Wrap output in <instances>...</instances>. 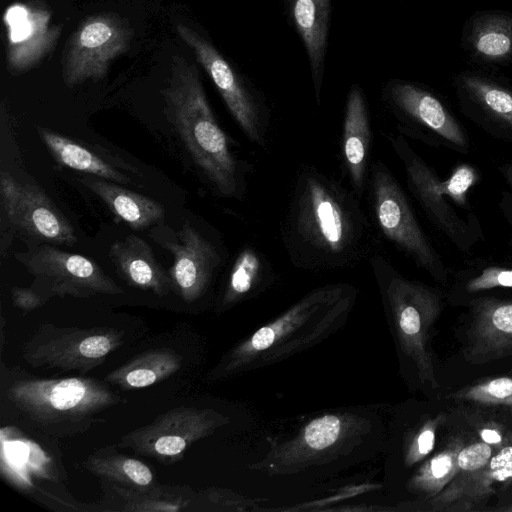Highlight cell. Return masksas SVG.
<instances>
[{"instance_id":"cell-27","label":"cell","mask_w":512,"mask_h":512,"mask_svg":"<svg viewBox=\"0 0 512 512\" xmlns=\"http://www.w3.org/2000/svg\"><path fill=\"white\" fill-rule=\"evenodd\" d=\"M463 441L455 439L445 449L424 461L407 479L405 488L428 500L440 493L454 478Z\"/></svg>"},{"instance_id":"cell-16","label":"cell","mask_w":512,"mask_h":512,"mask_svg":"<svg viewBox=\"0 0 512 512\" xmlns=\"http://www.w3.org/2000/svg\"><path fill=\"white\" fill-rule=\"evenodd\" d=\"M50 19L48 10L34 3H17L6 10L7 63L14 74L34 67L57 43L60 27L51 25Z\"/></svg>"},{"instance_id":"cell-23","label":"cell","mask_w":512,"mask_h":512,"mask_svg":"<svg viewBox=\"0 0 512 512\" xmlns=\"http://www.w3.org/2000/svg\"><path fill=\"white\" fill-rule=\"evenodd\" d=\"M79 181L95 193L116 218L134 230L146 229L164 217L165 211L161 203L118 183L92 175L82 177Z\"/></svg>"},{"instance_id":"cell-9","label":"cell","mask_w":512,"mask_h":512,"mask_svg":"<svg viewBox=\"0 0 512 512\" xmlns=\"http://www.w3.org/2000/svg\"><path fill=\"white\" fill-rule=\"evenodd\" d=\"M15 258L34 277L31 287L49 299L53 296L88 298L124 292L91 259L51 244L36 245L26 252L16 253Z\"/></svg>"},{"instance_id":"cell-20","label":"cell","mask_w":512,"mask_h":512,"mask_svg":"<svg viewBox=\"0 0 512 512\" xmlns=\"http://www.w3.org/2000/svg\"><path fill=\"white\" fill-rule=\"evenodd\" d=\"M289 21L306 51L317 104L325 75L331 0H284Z\"/></svg>"},{"instance_id":"cell-34","label":"cell","mask_w":512,"mask_h":512,"mask_svg":"<svg viewBox=\"0 0 512 512\" xmlns=\"http://www.w3.org/2000/svg\"><path fill=\"white\" fill-rule=\"evenodd\" d=\"M450 397L481 404L512 406V378L489 379L454 392Z\"/></svg>"},{"instance_id":"cell-24","label":"cell","mask_w":512,"mask_h":512,"mask_svg":"<svg viewBox=\"0 0 512 512\" xmlns=\"http://www.w3.org/2000/svg\"><path fill=\"white\" fill-rule=\"evenodd\" d=\"M182 357L171 348L147 350L109 372L104 381L123 390H134L159 383L180 370Z\"/></svg>"},{"instance_id":"cell-31","label":"cell","mask_w":512,"mask_h":512,"mask_svg":"<svg viewBox=\"0 0 512 512\" xmlns=\"http://www.w3.org/2000/svg\"><path fill=\"white\" fill-rule=\"evenodd\" d=\"M473 46L478 54L500 59L512 53V19L493 16L481 20L474 29Z\"/></svg>"},{"instance_id":"cell-7","label":"cell","mask_w":512,"mask_h":512,"mask_svg":"<svg viewBox=\"0 0 512 512\" xmlns=\"http://www.w3.org/2000/svg\"><path fill=\"white\" fill-rule=\"evenodd\" d=\"M123 330L43 324L24 343L22 357L33 368L76 370L86 374L102 365L124 343Z\"/></svg>"},{"instance_id":"cell-15","label":"cell","mask_w":512,"mask_h":512,"mask_svg":"<svg viewBox=\"0 0 512 512\" xmlns=\"http://www.w3.org/2000/svg\"><path fill=\"white\" fill-rule=\"evenodd\" d=\"M159 243L173 255L169 270L172 290L187 303L200 299L225 260V251L189 222L183 224L174 238Z\"/></svg>"},{"instance_id":"cell-5","label":"cell","mask_w":512,"mask_h":512,"mask_svg":"<svg viewBox=\"0 0 512 512\" xmlns=\"http://www.w3.org/2000/svg\"><path fill=\"white\" fill-rule=\"evenodd\" d=\"M105 381L90 377L36 378L12 381L7 401L32 427L53 437L84 433L104 422L101 414L126 399Z\"/></svg>"},{"instance_id":"cell-11","label":"cell","mask_w":512,"mask_h":512,"mask_svg":"<svg viewBox=\"0 0 512 512\" xmlns=\"http://www.w3.org/2000/svg\"><path fill=\"white\" fill-rule=\"evenodd\" d=\"M370 207L381 234L430 273L437 272L435 253L415 218L407 197L380 159L369 168Z\"/></svg>"},{"instance_id":"cell-32","label":"cell","mask_w":512,"mask_h":512,"mask_svg":"<svg viewBox=\"0 0 512 512\" xmlns=\"http://www.w3.org/2000/svg\"><path fill=\"white\" fill-rule=\"evenodd\" d=\"M469 93L492 115L512 127V93L475 76H464Z\"/></svg>"},{"instance_id":"cell-8","label":"cell","mask_w":512,"mask_h":512,"mask_svg":"<svg viewBox=\"0 0 512 512\" xmlns=\"http://www.w3.org/2000/svg\"><path fill=\"white\" fill-rule=\"evenodd\" d=\"M176 29L194 52L247 139L265 147L270 111L260 91L201 34L183 24H178Z\"/></svg>"},{"instance_id":"cell-17","label":"cell","mask_w":512,"mask_h":512,"mask_svg":"<svg viewBox=\"0 0 512 512\" xmlns=\"http://www.w3.org/2000/svg\"><path fill=\"white\" fill-rule=\"evenodd\" d=\"M464 355L473 364L512 356V301L483 298L473 302Z\"/></svg>"},{"instance_id":"cell-29","label":"cell","mask_w":512,"mask_h":512,"mask_svg":"<svg viewBox=\"0 0 512 512\" xmlns=\"http://www.w3.org/2000/svg\"><path fill=\"white\" fill-rule=\"evenodd\" d=\"M512 479V434L482 468L477 470L461 493L453 510H469L473 504L494 493V483Z\"/></svg>"},{"instance_id":"cell-21","label":"cell","mask_w":512,"mask_h":512,"mask_svg":"<svg viewBox=\"0 0 512 512\" xmlns=\"http://www.w3.org/2000/svg\"><path fill=\"white\" fill-rule=\"evenodd\" d=\"M109 257L118 275L130 286L165 296L172 282L157 261L149 244L136 235H128L111 244Z\"/></svg>"},{"instance_id":"cell-3","label":"cell","mask_w":512,"mask_h":512,"mask_svg":"<svg viewBox=\"0 0 512 512\" xmlns=\"http://www.w3.org/2000/svg\"><path fill=\"white\" fill-rule=\"evenodd\" d=\"M357 298V288L349 283L314 288L227 350L207 381L261 369L320 344L346 324Z\"/></svg>"},{"instance_id":"cell-33","label":"cell","mask_w":512,"mask_h":512,"mask_svg":"<svg viewBox=\"0 0 512 512\" xmlns=\"http://www.w3.org/2000/svg\"><path fill=\"white\" fill-rule=\"evenodd\" d=\"M443 415H437L423 421L418 427L403 438L400 449L401 463L408 469L421 463L434 449L437 428L442 423Z\"/></svg>"},{"instance_id":"cell-28","label":"cell","mask_w":512,"mask_h":512,"mask_svg":"<svg viewBox=\"0 0 512 512\" xmlns=\"http://www.w3.org/2000/svg\"><path fill=\"white\" fill-rule=\"evenodd\" d=\"M109 488L123 504V511H186L196 499L191 489L179 486L157 484L149 490L137 491L109 483Z\"/></svg>"},{"instance_id":"cell-4","label":"cell","mask_w":512,"mask_h":512,"mask_svg":"<svg viewBox=\"0 0 512 512\" xmlns=\"http://www.w3.org/2000/svg\"><path fill=\"white\" fill-rule=\"evenodd\" d=\"M161 92L167 119L210 187L220 197L243 200L253 165L220 127L197 66L173 55L168 85Z\"/></svg>"},{"instance_id":"cell-25","label":"cell","mask_w":512,"mask_h":512,"mask_svg":"<svg viewBox=\"0 0 512 512\" xmlns=\"http://www.w3.org/2000/svg\"><path fill=\"white\" fill-rule=\"evenodd\" d=\"M37 130L47 149L62 166L118 184L132 182L114 164L80 142L47 128L38 127Z\"/></svg>"},{"instance_id":"cell-12","label":"cell","mask_w":512,"mask_h":512,"mask_svg":"<svg viewBox=\"0 0 512 512\" xmlns=\"http://www.w3.org/2000/svg\"><path fill=\"white\" fill-rule=\"evenodd\" d=\"M133 31L117 14L104 13L87 18L68 41L62 57V76L73 87L106 76L110 63L124 53Z\"/></svg>"},{"instance_id":"cell-2","label":"cell","mask_w":512,"mask_h":512,"mask_svg":"<svg viewBox=\"0 0 512 512\" xmlns=\"http://www.w3.org/2000/svg\"><path fill=\"white\" fill-rule=\"evenodd\" d=\"M383 418L372 407L328 409L269 440L252 470L273 477L318 478L348 469L384 448Z\"/></svg>"},{"instance_id":"cell-1","label":"cell","mask_w":512,"mask_h":512,"mask_svg":"<svg viewBox=\"0 0 512 512\" xmlns=\"http://www.w3.org/2000/svg\"><path fill=\"white\" fill-rule=\"evenodd\" d=\"M352 189L312 165L294 178L281 237L291 263L303 270H339L370 253L371 224Z\"/></svg>"},{"instance_id":"cell-6","label":"cell","mask_w":512,"mask_h":512,"mask_svg":"<svg viewBox=\"0 0 512 512\" xmlns=\"http://www.w3.org/2000/svg\"><path fill=\"white\" fill-rule=\"evenodd\" d=\"M369 261L401 368L412 372L421 387L437 389L428 344L441 312L440 296L431 288L406 279L380 254H374Z\"/></svg>"},{"instance_id":"cell-14","label":"cell","mask_w":512,"mask_h":512,"mask_svg":"<svg viewBox=\"0 0 512 512\" xmlns=\"http://www.w3.org/2000/svg\"><path fill=\"white\" fill-rule=\"evenodd\" d=\"M389 140L402 161L411 192L441 227L449 233H455V216L444 200V195L464 206L467 191L477 180L473 167L461 164L449 179L440 181L402 137H389Z\"/></svg>"},{"instance_id":"cell-30","label":"cell","mask_w":512,"mask_h":512,"mask_svg":"<svg viewBox=\"0 0 512 512\" xmlns=\"http://www.w3.org/2000/svg\"><path fill=\"white\" fill-rule=\"evenodd\" d=\"M493 455L492 446L475 442L464 446L458 455V469L452 481L437 495L428 499L432 511H452L474 473Z\"/></svg>"},{"instance_id":"cell-22","label":"cell","mask_w":512,"mask_h":512,"mask_svg":"<svg viewBox=\"0 0 512 512\" xmlns=\"http://www.w3.org/2000/svg\"><path fill=\"white\" fill-rule=\"evenodd\" d=\"M274 281L272 267L265 255L254 246H244L236 255L222 290L217 310L225 312L254 298Z\"/></svg>"},{"instance_id":"cell-13","label":"cell","mask_w":512,"mask_h":512,"mask_svg":"<svg viewBox=\"0 0 512 512\" xmlns=\"http://www.w3.org/2000/svg\"><path fill=\"white\" fill-rule=\"evenodd\" d=\"M0 195L9 225L22 236L48 244L77 242L70 221L39 187L1 171Z\"/></svg>"},{"instance_id":"cell-19","label":"cell","mask_w":512,"mask_h":512,"mask_svg":"<svg viewBox=\"0 0 512 512\" xmlns=\"http://www.w3.org/2000/svg\"><path fill=\"white\" fill-rule=\"evenodd\" d=\"M382 100L397 117L411 119L458 146L466 145L464 133L455 119L434 95L419 86L389 80L382 88Z\"/></svg>"},{"instance_id":"cell-37","label":"cell","mask_w":512,"mask_h":512,"mask_svg":"<svg viewBox=\"0 0 512 512\" xmlns=\"http://www.w3.org/2000/svg\"><path fill=\"white\" fill-rule=\"evenodd\" d=\"M479 436L482 439V442L491 446H497L498 448L506 441V438L503 437L502 433L498 429L491 427H484L480 429Z\"/></svg>"},{"instance_id":"cell-10","label":"cell","mask_w":512,"mask_h":512,"mask_svg":"<svg viewBox=\"0 0 512 512\" xmlns=\"http://www.w3.org/2000/svg\"><path fill=\"white\" fill-rule=\"evenodd\" d=\"M229 421L228 416L212 408L180 406L126 433L117 445L170 465L181 459L193 443L212 435Z\"/></svg>"},{"instance_id":"cell-35","label":"cell","mask_w":512,"mask_h":512,"mask_svg":"<svg viewBox=\"0 0 512 512\" xmlns=\"http://www.w3.org/2000/svg\"><path fill=\"white\" fill-rule=\"evenodd\" d=\"M499 287L512 288V270L487 267L478 276L468 281L466 290L478 292Z\"/></svg>"},{"instance_id":"cell-36","label":"cell","mask_w":512,"mask_h":512,"mask_svg":"<svg viewBox=\"0 0 512 512\" xmlns=\"http://www.w3.org/2000/svg\"><path fill=\"white\" fill-rule=\"evenodd\" d=\"M13 305L24 312L33 311L43 306L49 298L34 288L13 287L11 290Z\"/></svg>"},{"instance_id":"cell-26","label":"cell","mask_w":512,"mask_h":512,"mask_svg":"<svg viewBox=\"0 0 512 512\" xmlns=\"http://www.w3.org/2000/svg\"><path fill=\"white\" fill-rule=\"evenodd\" d=\"M83 466L107 483L132 490L146 491L157 485L154 472L146 463L113 448L96 450L86 458Z\"/></svg>"},{"instance_id":"cell-38","label":"cell","mask_w":512,"mask_h":512,"mask_svg":"<svg viewBox=\"0 0 512 512\" xmlns=\"http://www.w3.org/2000/svg\"><path fill=\"white\" fill-rule=\"evenodd\" d=\"M507 177L509 181L512 183V167L507 171Z\"/></svg>"},{"instance_id":"cell-18","label":"cell","mask_w":512,"mask_h":512,"mask_svg":"<svg viewBox=\"0 0 512 512\" xmlns=\"http://www.w3.org/2000/svg\"><path fill=\"white\" fill-rule=\"evenodd\" d=\"M372 126L363 89L353 84L347 94L341 137V158L354 194L361 199L368 187Z\"/></svg>"}]
</instances>
